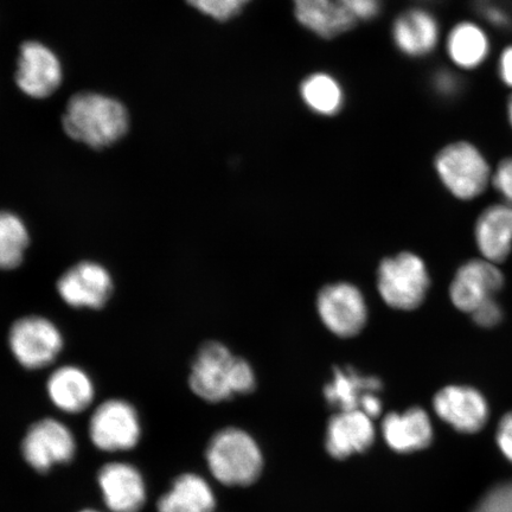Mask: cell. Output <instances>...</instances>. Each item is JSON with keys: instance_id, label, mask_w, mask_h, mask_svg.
I'll return each instance as SVG.
<instances>
[{"instance_id": "1", "label": "cell", "mask_w": 512, "mask_h": 512, "mask_svg": "<svg viewBox=\"0 0 512 512\" xmlns=\"http://www.w3.org/2000/svg\"><path fill=\"white\" fill-rule=\"evenodd\" d=\"M130 124V113L123 102L99 92L73 95L62 115L67 136L94 150L119 143L130 130Z\"/></svg>"}, {"instance_id": "2", "label": "cell", "mask_w": 512, "mask_h": 512, "mask_svg": "<svg viewBox=\"0 0 512 512\" xmlns=\"http://www.w3.org/2000/svg\"><path fill=\"white\" fill-rule=\"evenodd\" d=\"M206 460L217 482L246 488L258 482L264 471V453L256 440L238 427H226L210 439Z\"/></svg>"}, {"instance_id": "3", "label": "cell", "mask_w": 512, "mask_h": 512, "mask_svg": "<svg viewBox=\"0 0 512 512\" xmlns=\"http://www.w3.org/2000/svg\"><path fill=\"white\" fill-rule=\"evenodd\" d=\"M377 287L388 306L396 310H414L426 298L430 275L420 256L401 253L381 262Z\"/></svg>"}, {"instance_id": "4", "label": "cell", "mask_w": 512, "mask_h": 512, "mask_svg": "<svg viewBox=\"0 0 512 512\" xmlns=\"http://www.w3.org/2000/svg\"><path fill=\"white\" fill-rule=\"evenodd\" d=\"M240 357L220 342H207L192 362L189 384L198 398L209 403L229 401L236 395Z\"/></svg>"}, {"instance_id": "5", "label": "cell", "mask_w": 512, "mask_h": 512, "mask_svg": "<svg viewBox=\"0 0 512 512\" xmlns=\"http://www.w3.org/2000/svg\"><path fill=\"white\" fill-rule=\"evenodd\" d=\"M89 439L107 453L131 451L142 439L143 426L132 403L111 399L95 408L88 425Z\"/></svg>"}, {"instance_id": "6", "label": "cell", "mask_w": 512, "mask_h": 512, "mask_svg": "<svg viewBox=\"0 0 512 512\" xmlns=\"http://www.w3.org/2000/svg\"><path fill=\"white\" fill-rule=\"evenodd\" d=\"M435 168L445 187L460 200L482 194L490 179V166L483 153L469 142L445 146L435 158Z\"/></svg>"}, {"instance_id": "7", "label": "cell", "mask_w": 512, "mask_h": 512, "mask_svg": "<svg viewBox=\"0 0 512 512\" xmlns=\"http://www.w3.org/2000/svg\"><path fill=\"white\" fill-rule=\"evenodd\" d=\"M63 343L59 328L41 316L18 319L9 332L11 354L28 370H40L53 364L62 352Z\"/></svg>"}, {"instance_id": "8", "label": "cell", "mask_w": 512, "mask_h": 512, "mask_svg": "<svg viewBox=\"0 0 512 512\" xmlns=\"http://www.w3.org/2000/svg\"><path fill=\"white\" fill-rule=\"evenodd\" d=\"M25 463L38 473H48L55 466L73 462L78 443L70 428L62 421L44 418L32 424L22 440Z\"/></svg>"}, {"instance_id": "9", "label": "cell", "mask_w": 512, "mask_h": 512, "mask_svg": "<svg viewBox=\"0 0 512 512\" xmlns=\"http://www.w3.org/2000/svg\"><path fill=\"white\" fill-rule=\"evenodd\" d=\"M63 66L59 55L40 41L24 42L19 48L15 82L31 99L44 100L62 86Z\"/></svg>"}, {"instance_id": "10", "label": "cell", "mask_w": 512, "mask_h": 512, "mask_svg": "<svg viewBox=\"0 0 512 512\" xmlns=\"http://www.w3.org/2000/svg\"><path fill=\"white\" fill-rule=\"evenodd\" d=\"M317 310L320 319L332 334L354 337L367 324L368 309L363 294L354 285L338 283L319 292Z\"/></svg>"}, {"instance_id": "11", "label": "cell", "mask_w": 512, "mask_h": 512, "mask_svg": "<svg viewBox=\"0 0 512 512\" xmlns=\"http://www.w3.org/2000/svg\"><path fill=\"white\" fill-rule=\"evenodd\" d=\"M113 290L111 273L94 261L79 262L57 281L61 299L74 309H101L112 297Z\"/></svg>"}, {"instance_id": "12", "label": "cell", "mask_w": 512, "mask_h": 512, "mask_svg": "<svg viewBox=\"0 0 512 512\" xmlns=\"http://www.w3.org/2000/svg\"><path fill=\"white\" fill-rule=\"evenodd\" d=\"M98 485L106 508L111 512H139L147 501L143 473L126 462H111L98 472Z\"/></svg>"}, {"instance_id": "13", "label": "cell", "mask_w": 512, "mask_h": 512, "mask_svg": "<svg viewBox=\"0 0 512 512\" xmlns=\"http://www.w3.org/2000/svg\"><path fill=\"white\" fill-rule=\"evenodd\" d=\"M435 413L441 420L460 433H476L489 419V405L477 389L466 386H448L433 400Z\"/></svg>"}, {"instance_id": "14", "label": "cell", "mask_w": 512, "mask_h": 512, "mask_svg": "<svg viewBox=\"0 0 512 512\" xmlns=\"http://www.w3.org/2000/svg\"><path fill=\"white\" fill-rule=\"evenodd\" d=\"M503 274L489 260H472L459 268L451 285L452 303L460 311L473 313L494 299L503 286Z\"/></svg>"}, {"instance_id": "15", "label": "cell", "mask_w": 512, "mask_h": 512, "mask_svg": "<svg viewBox=\"0 0 512 512\" xmlns=\"http://www.w3.org/2000/svg\"><path fill=\"white\" fill-rule=\"evenodd\" d=\"M376 438L373 419L361 411L337 412L331 416L325 433L329 456L344 460L370 450Z\"/></svg>"}, {"instance_id": "16", "label": "cell", "mask_w": 512, "mask_h": 512, "mask_svg": "<svg viewBox=\"0 0 512 512\" xmlns=\"http://www.w3.org/2000/svg\"><path fill=\"white\" fill-rule=\"evenodd\" d=\"M445 51L452 67L458 72H476L491 57V36L484 25L472 19H463L448 31Z\"/></svg>"}, {"instance_id": "17", "label": "cell", "mask_w": 512, "mask_h": 512, "mask_svg": "<svg viewBox=\"0 0 512 512\" xmlns=\"http://www.w3.org/2000/svg\"><path fill=\"white\" fill-rule=\"evenodd\" d=\"M441 38L438 18L425 9H409L395 19L393 40L402 54L414 59L431 55Z\"/></svg>"}, {"instance_id": "18", "label": "cell", "mask_w": 512, "mask_h": 512, "mask_svg": "<svg viewBox=\"0 0 512 512\" xmlns=\"http://www.w3.org/2000/svg\"><path fill=\"white\" fill-rule=\"evenodd\" d=\"M294 14L304 28L322 38H335L355 27L351 0H293Z\"/></svg>"}, {"instance_id": "19", "label": "cell", "mask_w": 512, "mask_h": 512, "mask_svg": "<svg viewBox=\"0 0 512 512\" xmlns=\"http://www.w3.org/2000/svg\"><path fill=\"white\" fill-rule=\"evenodd\" d=\"M381 430L387 445L401 454L425 450L434 437L430 416L420 407L388 414L382 421Z\"/></svg>"}, {"instance_id": "20", "label": "cell", "mask_w": 512, "mask_h": 512, "mask_svg": "<svg viewBox=\"0 0 512 512\" xmlns=\"http://www.w3.org/2000/svg\"><path fill=\"white\" fill-rule=\"evenodd\" d=\"M47 393L59 411L80 414L92 406L95 386L85 370L76 366H63L49 376Z\"/></svg>"}, {"instance_id": "21", "label": "cell", "mask_w": 512, "mask_h": 512, "mask_svg": "<svg viewBox=\"0 0 512 512\" xmlns=\"http://www.w3.org/2000/svg\"><path fill=\"white\" fill-rule=\"evenodd\" d=\"M216 496L210 484L196 473L179 475L158 499V512H215Z\"/></svg>"}, {"instance_id": "22", "label": "cell", "mask_w": 512, "mask_h": 512, "mask_svg": "<svg viewBox=\"0 0 512 512\" xmlns=\"http://www.w3.org/2000/svg\"><path fill=\"white\" fill-rule=\"evenodd\" d=\"M383 389L381 379L358 373L354 368H335L324 388V398L338 412L360 411L364 396Z\"/></svg>"}, {"instance_id": "23", "label": "cell", "mask_w": 512, "mask_h": 512, "mask_svg": "<svg viewBox=\"0 0 512 512\" xmlns=\"http://www.w3.org/2000/svg\"><path fill=\"white\" fill-rule=\"evenodd\" d=\"M476 242L486 260L507 259L512 249V207L486 209L476 224Z\"/></svg>"}, {"instance_id": "24", "label": "cell", "mask_w": 512, "mask_h": 512, "mask_svg": "<svg viewBox=\"0 0 512 512\" xmlns=\"http://www.w3.org/2000/svg\"><path fill=\"white\" fill-rule=\"evenodd\" d=\"M300 95L305 105L319 115H336L344 105V92L334 76L326 73H316L303 81Z\"/></svg>"}, {"instance_id": "25", "label": "cell", "mask_w": 512, "mask_h": 512, "mask_svg": "<svg viewBox=\"0 0 512 512\" xmlns=\"http://www.w3.org/2000/svg\"><path fill=\"white\" fill-rule=\"evenodd\" d=\"M30 245L27 226L10 211H0V270L12 271L22 265Z\"/></svg>"}, {"instance_id": "26", "label": "cell", "mask_w": 512, "mask_h": 512, "mask_svg": "<svg viewBox=\"0 0 512 512\" xmlns=\"http://www.w3.org/2000/svg\"><path fill=\"white\" fill-rule=\"evenodd\" d=\"M251 0H187V3L204 16L227 22L238 16Z\"/></svg>"}, {"instance_id": "27", "label": "cell", "mask_w": 512, "mask_h": 512, "mask_svg": "<svg viewBox=\"0 0 512 512\" xmlns=\"http://www.w3.org/2000/svg\"><path fill=\"white\" fill-rule=\"evenodd\" d=\"M480 17L497 30L512 29L511 0H475Z\"/></svg>"}, {"instance_id": "28", "label": "cell", "mask_w": 512, "mask_h": 512, "mask_svg": "<svg viewBox=\"0 0 512 512\" xmlns=\"http://www.w3.org/2000/svg\"><path fill=\"white\" fill-rule=\"evenodd\" d=\"M472 512H512V480L492 486Z\"/></svg>"}, {"instance_id": "29", "label": "cell", "mask_w": 512, "mask_h": 512, "mask_svg": "<svg viewBox=\"0 0 512 512\" xmlns=\"http://www.w3.org/2000/svg\"><path fill=\"white\" fill-rule=\"evenodd\" d=\"M431 86L439 98L453 100L463 93L465 83L457 69L439 68L432 75Z\"/></svg>"}, {"instance_id": "30", "label": "cell", "mask_w": 512, "mask_h": 512, "mask_svg": "<svg viewBox=\"0 0 512 512\" xmlns=\"http://www.w3.org/2000/svg\"><path fill=\"white\" fill-rule=\"evenodd\" d=\"M492 181L505 200L512 204V158L502 160Z\"/></svg>"}, {"instance_id": "31", "label": "cell", "mask_w": 512, "mask_h": 512, "mask_svg": "<svg viewBox=\"0 0 512 512\" xmlns=\"http://www.w3.org/2000/svg\"><path fill=\"white\" fill-rule=\"evenodd\" d=\"M496 441L503 456L512 463V412L505 414L499 421Z\"/></svg>"}, {"instance_id": "32", "label": "cell", "mask_w": 512, "mask_h": 512, "mask_svg": "<svg viewBox=\"0 0 512 512\" xmlns=\"http://www.w3.org/2000/svg\"><path fill=\"white\" fill-rule=\"evenodd\" d=\"M472 316L478 325L483 326V328H492V326L501 322L502 310L495 300L492 299L490 302L478 307V309L472 313Z\"/></svg>"}, {"instance_id": "33", "label": "cell", "mask_w": 512, "mask_h": 512, "mask_svg": "<svg viewBox=\"0 0 512 512\" xmlns=\"http://www.w3.org/2000/svg\"><path fill=\"white\" fill-rule=\"evenodd\" d=\"M497 75L502 85L512 92V43L505 46L498 55Z\"/></svg>"}, {"instance_id": "34", "label": "cell", "mask_w": 512, "mask_h": 512, "mask_svg": "<svg viewBox=\"0 0 512 512\" xmlns=\"http://www.w3.org/2000/svg\"><path fill=\"white\" fill-rule=\"evenodd\" d=\"M382 0H351L352 12L357 21H370L381 11Z\"/></svg>"}, {"instance_id": "35", "label": "cell", "mask_w": 512, "mask_h": 512, "mask_svg": "<svg viewBox=\"0 0 512 512\" xmlns=\"http://www.w3.org/2000/svg\"><path fill=\"white\" fill-rule=\"evenodd\" d=\"M507 118H508L509 124L512 128V92L507 101Z\"/></svg>"}, {"instance_id": "36", "label": "cell", "mask_w": 512, "mask_h": 512, "mask_svg": "<svg viewBox=\"0 0 512 512\" xmlns=\"http://www.w3.org/2000/svg\"><path fill=\"white\" fill-rule=\"evenodd\" d=\"M79 512H101V511L95 510V509H83V510H81Z\"/></svg>"}]
</instances>
